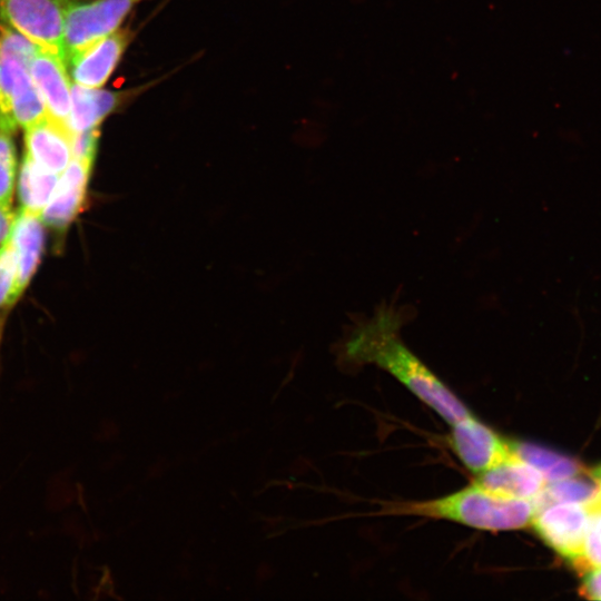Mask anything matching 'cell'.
<instances>
[{"label":"cell","mask_w":601,"mask_h":601,"mask_svg":"<svg viewBox=\"0 0 601 601\" xmlns=\"http://www.w3.org/2000/svg\"><path fill=\"white\" fill-rule=\"evenodd\" d=\"M141 0H69L63 28L67 57L116 31Z\"/></svg>","instance_id":"5b68a950"},{"label":"cell","mask_w":601,"mask_h":601,"mask_svg":"<svg viewBox=\"0 0 601 601\" xmlns=\"http://www.w3.org/2000/svg\"><path fill=\"white\" fill-rule=\"evenodd\" d=\"M95 158L73 157L61 173L55 190L41 214L47 226L62 233L80 213L86 200Z\"/></svg>","instance_id":"9c48e42d"},{"label":"cell","mask_w":601,"mask_h":601,"mask_svg":"<svg viewBox=\"0 0 601 601\" xmlns=\"http://www.w3.org/2000/svg\"><path fill=\"white\" fill-rule=\"evenodd\" d=\"M579 593L590 600H601V568H594L583 573Z\"/></svg>","instance_id":"44dd1931"},{"label":"cell","mask_w":601,"mask_h":601,"mask_svg":"<svg viewBox=\"0 0 601 601\" xmlns=\"http://www.w3.org/2000/svg\"><path fill=\"white\" fill-rule=\"evenodd\" d=\"M513 454L538 470L546 482L574 477L584 472L577 460L529 442H511Z\"/></svg>","instance_id":"2e32d148"},{"label":"cell","mask_w":601,"mask_h":601,"mask_svg":"<svg viewBox=\"0 0 601 601\" xmlns=\"http://www.w3.org/2000/svg\"><path fill=\"white\" fill-rule=\"evenodd\" d=\"M58 179V174L41 167L24 154L18 178V197L21 209L41 216Z\"/></svg>","instance_id":"9a60e30c"},{"label":"cell","mask_w":601,"mask_h":601,"mask_svg":"<svg viewBox=\"0 0 601 601\" xmlns=\"http://www.w3.org/2000/svg\"><path fill=\"white\" fill-rule=\"evenodd\" d=\"M16 253L12 242L8 236L0 248V311L16 303Z\"/></svg>","instance_id":"ffe728a7"},{"label":"cell","mask_w":601,"mask_h":601,"mask_svg":"<svg viewBox=\"0 0 601 601\" xmlns=\"http://www.w3.org/2000/svg\"><path fill=\"white\" fill-rule=\"evenodd\" d=\"M590 518L588 504L550 503L535 511L531 524L548 546L575 566L582 558Z\"/></svg>","instance_id":"8992f818"},{"label":"cell","mask_w":601,"mask_h":601,"mask_svg":"<svg viewBox=\"0 0 601 601\" xmlns=\"http://www.w3.org/2000/svg\"><path fill=\"white\" fill-rule=\"evenodd\" d=\"M12 220L13 219L10 211L0 209V243H3L9 236Z\"/></svg>","instance_id":"7402d4cb"},{"label":"cell","mask_w":601,"mask_h":601,"mask_svg":"<svg viewBox=\"0 0 601 601\" xmlns=\"http://www.w3.org/2000/svg\"><path fill=\"white\" fill-rule=\"evenodd\" d=\"M69 0H0V17L37 47L66 63L65 14Z\"/></svg>","instance_id":"277c9868"},{"label":"cell","mask_w":601,"mask_h":601,"mask_svg":"<svg viewBox=\"0 0 601 601\" xmlns=\"http://www.w3.org/2000/svg\"><path fill=\"white\" fill-rule=\"evenodd\" d=\"M599 495L597 483L581 479H563L545 484L543 491L533 500L536 510L550 503H582L593 502Z\"/></svg>","instance_id":"e0dca14e"},{"label":"cell","mask_w":601,"mask_h":601,"mask_svg":"<svg viewBox=\"0 0 601 601\" xmlns=\"http://www.w3.org/2000/svg\"><path fill=\"white\" fill-rule=\"evenodd\" d=\"M474 483L500 497L533 501L543 491L546 481L538 470L513 455L479 474Z\"/></svg>","instance_id":"4fadbf2b"},{"label":"cell","mask_w":601,"mask_h":601,"mask_svg":"<svg viewBox=\"0 0 601 601\" xmlns=\"http://www.w3.org/2000/svg\"><path fill=\"white\" fill-rule=\"evenodd\" d=\"M149 87L150 85H142L128 90L111 91L88 88L73 82L69 116L71 130L82 132L98 128L107 117L125 107Z\"/></svg>","instance_id":"8fae6325"},{"label":"cell","mask_w":601,"mask_h":601,"mask_svg":"<svg viewBox=\"0 0 601 601\" xmlns=\"http://www.w3.org/2000/svg\"><path fill=\"white\" fill-rule=\"evenodd\" d=\"M536 506L532 500L504 499L475 483L439 499L407 503L398 512L443 519L483 531H511L531 524Z\"/></svg>","instance_id":"7a4b0ae2"},{"label":"cell","mask_w":601,"mask_h":601,"mask_svg":"<svg viewBox=\"0 0 601 601\" xmlns=\"http://www.w3.org/2000/svg\"><path fill=\"white\" fill-rule=\"evenodd\" d=\"M76 132L48 114L24 128V154L41 167L61 175L73 158Z\"/></svg>","instance_id":"30bf717a"},{"label":"cell","mask_w":601,"mask_h":601,"mask_svg":"<svg viewBox=\"0 0 601 601\" xmlns=\"http://www.w3.org/2000/svg\"><path fill=\"white\" fill-rule=\"evenodd\" d=\"M400 316L382 308L359 324L345 344L349 361L387 371L449 424L471 416L457 396L400 339Z\"/></svg>","instance_id":"6da1fadb"},{"label":"cell","mask_w":601,"mask_h":601,"mask_svg":"<svg viewBox=\"0 0 601 601\" xmlns=\"http://www.w3.org/2000/svg\"><path fill=\"white\" fill-rule=\"evenodd\" d=\"M591 518L581 560L574 566L580 573L601 568V505L588 504Z\"/></svg>","instance_id":"d6986e66"},{"label":"cell","mask_w":601,"mask_h":601,"mask_svg":"<svg viewBox=\"0 0 601 601\" xmlns=\"http://www.w3.org/2000/svg\"><path fill=\"white\" fill-rule=\"evenodd\" d=\"M17 166L11 132L0 129V209L4 211L11 209Z\"/></svg>","instance_id":"ac0fdd59"},{"label":"cell","mask_w":601,"mask_h":601,"mask_svg":"<svg viewBox=\"0 0 601 601\" xmlns=\"http://www.w3.org/2000/svg\"><path fill=\"white\" fill-rule=\"evenodd\" d=\"M9 237L17 260L14 286L17 302L33 276L42 254L45 235L41 217L20 209L12 220Z\"/></svg>","instance_id":"5bb4252c"},{"label":"cell","mask_w":601,"mask_h":601,"mask_svg":"<svg viewBox=\"0 0 601 601\" xmlns=\"http://www.w3.org/2000/svg\"><path fill=\"white\" fill-rule=\"evenodd\" d=\"M39 47L12 29L0 36V129L13 134L47 115L30 75V61Z\"/></svg>","instance_id":"3957f363"},{"label":"cell","mask_w":601,"mask_h":601,"mask_svg":"<svg viewBox=\"0 0 601 601\" xmlns=\"http://www.w3.org/2000/svg\"><path fill=\"white\" fill-rule=\"evenodd\" d=\"M132 38L131 30L117 29L70 53L66 65L70 68L73 82L88 88H101L115 71Z\"/></svg>","instance_id":"ba28073f"},{"label":"cell","mask_w":601,"mask_h":601,"mask_svg":"<svg viewBox=\"0 0 601 601\" xmlns=\"http://www.w3.org/2000/svg\"><path fill=\"white\" fill-rule=\"evenodd\" d=\"M30 75L47 114L69 126L71 83L65 61L39 48L30 61Z\"/></svg>","instance_id":"7c38bea8"},{"label":"cell","mask_w":601,"mask_h":601,"mask_svg":"<svg viewBox=\"0 0 601 601\" xmlns=\"http://www.w3.org/2000/svg\"><path fill=\"white\" fill-rule=\"evenodd\" d=\"M449 441L464 466L477 475L514 455L511 442L473 415L452 424Z\"/></svg>","instance_id":"52a82bcc"},{"label":"cell","mask_w":601,"mask_h":601,"mask_svg":"<svg viewBox=\"0 0 601 601\" xmlns=\"http://www.w3.org/2000/svg\"><path fill=\"white\" fill-rule=\"evenodd\" d=\"M590 477L597 483L599 487L598 497L591 502L592 504L601 505V465L590 471ZM589 504V503H588Z\"/></svg>","instance_id":"603a6c76"}]
</instances>
